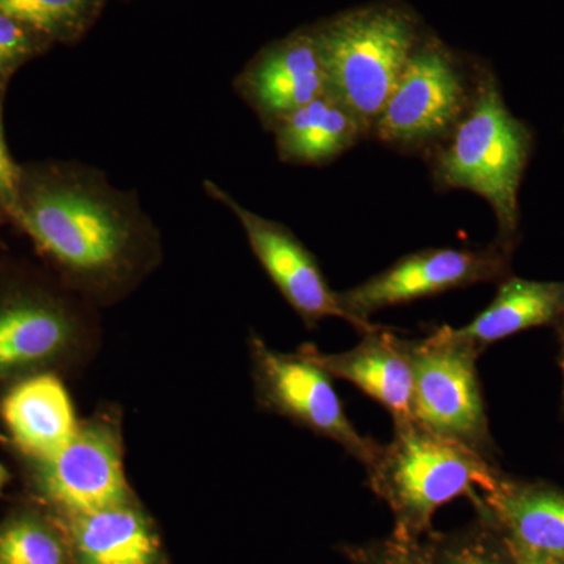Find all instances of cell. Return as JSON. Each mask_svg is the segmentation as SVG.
<instances>
[{
  "instance_id": "cell-1",
  "label": "cell",
  "mask_w": 564,
  "mask_h": 564,
  "mask_svg": "<svg viewBox=\"0 0 564 564\" xmlns=\"http://www.w3.org/2000/svg\"><path fill=\"white\" fill-rule=\"evenodd\" d=\"M41 254L91 291H117L158 250L159 232L133 191L77 161L21 163L17 215Z\"/></svg>"
},
{
  "instance_id": "cell-2",
  "label": "cell",
  "mask_w": 564,
  "mask_h": 564,
  "mask_svg": "<svg viewBox=\"0 0 564 564\" xmlns=\"http://www.w3.org/2000/svg\"><path fill=\"white\" fill-rule=\"evenodd\" d=\"M533 148V129L511 113L499 80L484 68L469 110L426 155L436 187L462 188L486 199L499 228L496 242L514 251L521 220L519 191Z\"/></svg>"
},
{
  "instance_id": "cell-3",
  "label": "cell",
  "mask_w": 564,
  "mask_h": 564,
  "mask_svg": "<svg viewBox=\"0 0 564 564\" xmlns=\"http://www.w3.org/2000/svg\"><path fill=\"white\" fill-rule=\"evenodd\" d=\"M367 475L373 491L411 530L429 525L434 511L456 497L491 491L502 477L496 464L414 417L393 422L392 441L381 445Z\"/></svg>"
},
{
  "instance_id": "cell-4",
  "label": "cell",
  "mask_w": 564,
  "mask_h": 564,
  "mask_svg": "<svg viewBox=\"0 0 564 564\" xmlns=\"http://www.w3.org/2000/svg\"><path fill=\"white\" fill-rule=\"evenodd\" d=\"M329 93L372 131L421 43L413 14L393 6L347 11L313 29Z\"/></svg>"
},
{
  "instance_id": "cell-5",
  "label": "cell",
  "mask_w": 564,
  "mask_h": 564,
  "mask_svg": "<svg viewBox=\"0 0 564 564\" xmlns=\"http://www.w3.org/2000/svg\"><path fill=\"white\" fill-rule=\"evenodd\" d=\"M400 347L413 370L415 421L496 464L478 378V348L452 326H441L423 339H400Z\"/></svg>"
},
{
  "instance_id": "cell-6",
  "label": "cell",
  "mask_w": 564,
  "mask_h": 564,
  "mask_svg": "<svg viewBox=\"0 0 564 564\" xmlns=\"http://www.w3.org/2000/svg\"><path fill=\"white\" fill-rule=\"evenodd\" d=\"M478 74L441 41L421 40L370 131L386 147L429 154L469 110Z\"/></svg>"
},
{
  "instance_id": "cell-7",
  "label": "cell",
  "mask_w": 564,
  "mask_h": 564,
  "mask_svg": "<svg viewBox=\"0 0 564 564\" xmlns=\"http://www.w3.org/2000/svg\"><path fill=\"white\" fill-rule=\"evenodd\" d=\"M511 254L513 251L497 242L478 250L430 248L411 252L384 272L339 292L340 306L351 326L361 334L372 332L377 326L369 322L370 315L386 307L481 282L503 281L510 273Z\"/></svg>"
},
{
  "instance_id": "cell-8",
  "label": "cell",
  "mask_w": 564,
  "mask_h": 564,
  "mask_svg": "<svg viewBox=\"0 0 564 564\" xmlns=\"http://www.w3.org/2000/svg\"><path fill=\"white\" fill-rule=\"evenodd\" d=\"M252 356L267 404L339 444L366 469L375 462L381 445L362 436L348 421L343 402L334 391L332 375L302 351L284 355L259 339L252 340Z\"/></svg>"
},
{
  "instance_id": "cell-9",
  "label": "cell",
  "mask_w": 564,
  "mask_h": 564,
  "mask_svg": "<svg viewBox=\"0 0 564 564\" xmlns=\"http://www.w3.org/2000/svg\"><path fill=\"white\" fill-rule=\"evenodd\" d=\"M203 188L210 199L221 204L239 220L263 270L307 326L328 317L347 322L339 292L329 288L313 252L288 226L248 209L217 182L203 181Z\"/></svg>"
},
{
  "instance_id": "cell-10",
  "label": "cell",
  "mask_w": 564,
  "mask_h": 564,
  "mask_svg": "<svg viewBox=\"0 0 564 564\" xmlns=\"http://www.w3.org/2000/svg\"><path fill=\"white\" fill-rule=\"evenodd\" d=\"M234 90L267 131L328 93V76L313 29L291 33L259 51L234 80Z\"/></svg>"
},
{
  "instance_id": "cell-11",
  "label": "cell",
  "mask_w": 564,
  "mask_h": 564,
  "mask_svg": "<svg viewBox=\"0 0 564 564\" xmlns=\"http://www.w3.org/2000/svg\"><path fill=\"white\" fill-rule=\"evenodd\" d=\"M44 492L76 516L124 505L128 484L121 448L107 425L79 426L63 451L43 463Z\"/></svg>"
},
{
  "instance_id": "cell-12",
  "label": "cell",
  "mask_w": 564,
  "mask_h": 564,
  "mask_svg": "<svg viewBox=\"0 0 564 564\" xmlns=\"http://www.w3.org/2000/svg\"><path fill=\"white\" fill-rule=\"evenodd\" d=\"M300 351L332 377L348 381L380 403L393 422L414 417L413 370L400 347V337L377 326L362 333V339L351 350L322 352L314 345H306Z\"/></svg>"
},
{
  "instance_id": "cell-13",
  "label": "cell",
  "mask_w": 564,
  "mask_h": 564,
  "mask_svg": "<svg viewBox=\"0 0 564 564\" xmlns=\"http://www.w3.org/2000/svg\"><path fill=\"white\" fill-rule=\"evenodd\" d=\"M76 321L62 300L40 292L0 299V373L46 361L65 350Z\"/></svg>"
},
{
  "instance_id": "cell-14",
  "label": "cell",
  "mask_w": 564,
  "mask_h": 564,
  "mask_svg": "<svg viewBox=\"0 0 564 564\" xmlns=\"http://www.w3.org/2000/svg\"><path fill=\"white\" fill-rule=\"evenodd\" d=\"M270 132L280 161L302 166L332 163L370 135L358 115L329 91L282 118Z\"/></svg>"
},
{
  "instance_id": "cell-15",
  "label": "cell",
  "mask_w": 564,
  "mask_h": 564,
  "mask_svg": "<svg viewBox=\"0 0 564 564\" xmlns=\"http://www.w3.org/2000/svg\"><path fill=\"white\" fill-rule=\"evenodd\" d=\"M2 417L14 443L41 463L63 451L79 430L68 392L52 375L18 384L3 400Z\"/></svg>"
},
{
  "instance_id": "cell-16",
  "label": "cell",
  "mask_w": 564,
  "mask_h": 564,
  "mask_svg": "<svg viewBox=\"0 0 564 564\" xmlns=\"http://www.w3.org/2000/svg\"><path fill=\"white\" fill-rule=\"evenodd\" d=\"M485 503L514 543L564 562V492L544 484L499 478Z\"/></svg>"
},
{
  "instance_id": "cell-17",
  "label": "cell",
  "mask_w": 564,
  "mask_h": 564,
  "mask_svg": "<svg viewBox=\"0 0 564 564\" xmlns=\"http://www.w3.org/2000/svg\"><path fill=\"white\" fill-rule=\"evenodd\" d=\"M564 282L524 280L507 276L491 304L456 334L484 352L489 345L514 334L555 325L562 314Z\"/></svg>"
},
{
  "instance_id": "cell-18",
  "label": "cell",
  "mask_w": 564,
  "mask_h": 564,
  "mask_svg": "<svg viewBox=\"0 0 564 564\" xmlns=\"http://www.w3.org/2000/svg\"><path fill=\"white\" fill-rule=\"evenodd\" d=\"M76 518L82 564H154L158 541L143 516L131 508L117 505Z\"/></svg>"
},
{
  "instance_id": "cell-19",
  "label": "cell",
  "mask_w": 564,
  "mask_h": 564,
  "mask_svg": "<svg viewBox=\"0 0 564 564\" xmlns=\"http://www.w3.org/2000/svg\"><path fill=\"white\" fill-rule=\"evenodd\" d=\"M106 0H0V13L50 43L80 40L101 14Z\"/></svg>"
},
{
  "instance_id": "cell-20",
  "label": "cell",
  "mask_w": 564,
  "mask_h": 564,
  "mask_svg": "<svg viewBox=\"0 0 564 564\" xmlns=\"http://www.w3.org/2000/svg\"><path fill=\"white\" fill-rule=\"evenodd\" d=\"M0 564H65L61 541L31 519L0 530Z\"/></svg>"
},
{
  "instance_id": "cell-21",
  "label": "cell",
  "mask_w": 564,
  "mask_h": 564,
  "mask_svg": "<svg viewBox=\"0 0 564 564\" xmlns=\"http://www.w3.org/2000/svg\"><path fill=\"white\" fill-rule=\"evenodd\" d=\"M50 46L39 33L0 13V90L9 91L14 74Z\"/></svg>"
},
{
  "instance_id": "cell-22",
  "label": "cell",
  "mask_w": 564,
  "mask_h": 564,
  "mask_svg": "<svg viewBox=\"0 0 564 564\" xmlns=\"http://www.w3.org/2000/svg\"><path fill=\"white\" fill-rule=\"evenodd\" d=\"M6 98L7 90H0V215L7 223H13L20 192L21 163L14 161L7 144L3 128Z\"/></svg>"
},
{
  "instance_id": "cell-23",
  "label": "cell",
  "mask_w": 564,
  "mask_h": 564,
  "mask_svg": "<svg viewBox=\"0 0 564 564\" xmlns=\"http://www.w3.org/2000/svg\"><path fill=\"white\" fill-rule=\"evenodd\" d=\"M499 555V552L484 544H464L462 547L447 549L436 564H514L513 556L507 563Z\"/></svg>"
},
{
  "instance_id": "cell-24",
  "label": "cell",
  "mask_w": 564,
  "mask_h": 564,
  "mask_svg": "<svg viewBox=\"0 0 564 564\" xmlns=\"http://www.w3.org/2000/svg\"><path fill=\"white\" fill-rule=\"evenodd\" d=\"M507 543L514 564H564L562 560L554 558V556L541 554V552L532 551V549L514 543L510 538H507Z\"/></svg>"
},
{
  "instance_id": "cell-25",
  "label": "cell",
  "mask_w": 564,
  "mask_h": 564,
  "mask_svg": "<svg viewBox=\"0 0 564 564\" xmlns=\"http://www.w3.org/2000/svg\"><path fill=\"white\" fill-rule=\"evenodd\" d=\"M556 333H558V343H560V355H558V366L562 369L563 375V402H564V303L562 314H560L558 322L555 323Z\"/></svg>"
},
{
  "instance_id": "cell-26",
  "label": "cell",
  "mask_w": 564,
  "mask_h": 564,
  "mask_svg": "<svg viewBox=\"0 0 564 564\" xmlns=\"http://www.w3.org/2000/svg\"><path fill=\"white\" fill-rule=\"evenodd\" d=\"M378 564H421L415 562L413 556L404 554V552H389L384 558Z\"/></svg>"
},
{
  "instance_id": "cell-27",
  "label": "cell",
  "mask_w": 564,
  "mask_h": 564,
  "mask_svg": "<svg viewBox=\"0 0 564 564\" xmlns=\"http://www.w3.org/2000/svg\"><path fill=\"white\" fill-rule=\"evenodd\" d=\"M7 480H9V474H7V470L3 469L2 464H0V489L3 488V485H6Z\"/></svg>"
},
{
  "instance_id": "cell-28",
  "label": "cell",
  "mask_w": 564,
  "mask_h": 564,
  "mask_svg": "<svg viewBox=\"0 0 564 564\" xmlns=\"http://www.w3.org/2000/svg\"><path fill=\"white\" fill-rule=\"evenodd\" d=\"M2 223H7V221H6V218H3L2 215H0V225H2Z\"/></svg>"
}]
</instances>
